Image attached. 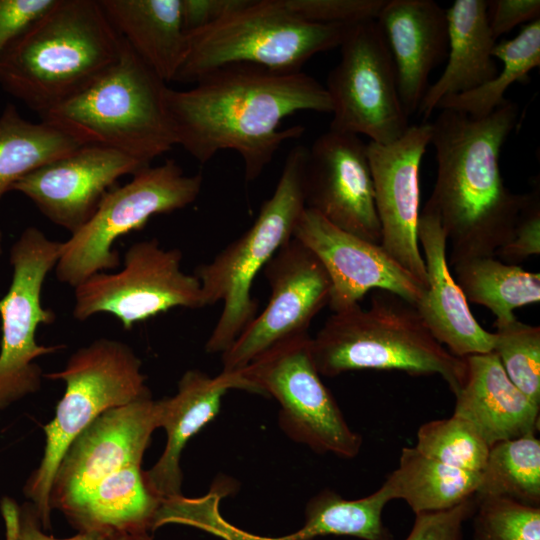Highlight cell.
Wrapping results in <instances>:
<instances>
[{
  "instance_id": "obj_1",
  "label": "cell",
  "mask_w": 540,
  "mask_h": 540,
  "mask_svg": "<svg viewBox=\"0 0 540 540\" xmlns=\"http://www.w3.org/2000/svg\"><path fill=\"white\" fill-rule=\"evenodd\" d=\"M166 105L176 145L201 164L234 150L247 182L261 175L285 141L304 134L301 125L279 130L284 118L332 111L325 86L312 76L241 64L219 68L188 90L168 87Z\"/></svg>"
},
{
  "instance_id": "obj_2",
  "label": "cell",
  "mask_w": 540,
  "mask_h": 540,
  "mask_svg": "<svg viewBox=\"0 0 540 540\" xmlns=\"http://www.w3.org/2000/svg\"><path fill=\"white\" fill-rule=\"evenodd\" d=\"M519 109L506 102L483 118L442 109L431 123L437 175L424 210L433 213L450 243L449 263L494 257L512 238L530 194L504 183L501 149Z\"/></svg>"
},
{
  "instance_id": "obj_3",
  "label": "cell",
  "mask_w": 540,
  "mask_h": 540,
  "mask_svg": "<svg viewBox=\"0 0 540 540\" xmlns=\"http://www.w3.org/2000/svg\"><path fill=\"white\" fill-rule=\"evenodd\" d=\"M122 47L99 0H56L0 58V86L42 117L107 71Z\"/></svg>"
},
{
  "instance_id": "obj_4",
  "label": "cell",
  "mask_w": 540,
  "mask_h": 540,
  "mask_svg": "<svg viewBox=\"0 0 540 540\" xmlns=\"http://www.w3.org/2000/svg\"><path fill=\"white\" fill-rule=\"evenodd\" d=\"M311 350L327 377L364 369L439 375L454 394L466 375L464 358L432 336L415 305L385 290L372 294L368 309L356 304L333 312L311 338Z\"/></svg>"
},
{
  "instance_id": "obj_5",
  "label": "cell",
  "mask_w": 540,
  "mask_h": 540,
  "mask_svg": "<svg viewBox=\"0 0 540 540\" xmlns=\"http://www.w3.org/2000/svg\"><path fill=\"white\" fill-rule=\"evenodd\" d=\"M167 88L123 40L118 60L107 71L40 118L84 145L114 149L150 166L176 145Z\"/></svg>"
},
{
  "instance_id": "obj_6",
  "label": "cell",
  "mask_w": 540,
  "mask_h": 540,
  "mask_svg": "<svg viewBox=\"0 0 540 540\" xmlns=\"http://www.w3.org/2000/svg\"><path fill=\"white\" fill-rule=\"evenodd\" d=\"M308 148L288 153L272 196L263 202L252 226L194 275L201 284L205 306L221 302L222 312L205 350L223 354L256 317L258 302L251 295L256 276L294 234L306 208L304 175Z\"/></svg>"
},
{
  "instance_id": "obj_7",
  "label": "cell",
  "mask_w": 540,
  "mask_h": 540,
  "mask_svg": "<svg viewBox=\"0 0 540 540\" xmlns=\"http://www.w3.org/2000/svg\"><path fill=\"white\" fill-rule=\"evenodd\" d=\"M141 368L140 358L129 345L99 338L76 350L61 371L44 374L65 383L55 416L43 427L41 462L24 487L45 531L51 527L50 488L64 452L103 412L151 396Z\"/></svg>"
},
{
  "instance_id": "obj_8",
  "label": "cell",
  "mask_w": 540,
  "mask_h": 540,
  "mask_svg": "<svg viewBox=\"0 0 540 540\" xmlns=\"http://www.w3.org/2000/svg\"><path fill=\"white\" fill-rule=\"evenodd\" d=\"M351 26L307 22L283 0H248L188 35V54L174 81L196 83L219 68L238 64L300 72L314 55L339 47Z\"/></svg>"
},
{
  "instance_id": "obj_9",
  "label": "cell",
  "mask_w": 540,
  "mask_h": 540,
  "mask_svg": "<svg viewBox=\"0 0 540 540\" xmlns=\"http://www.w3.org/2000/svg\"><path fill=\"white\" fill-rule=\"evenodd\" d=\"M203 183L200 173L186 175L173 159L147 166L122 186L109 190L92 217L61 242L55 266L57 279L76 287L88 277L118 268L115 242L144 228L152 216L167 214L192 204Z\"/></svg>"
},
{
  "instance_id": "obj_10",
  "label": "cell",
  "mask_w": 540,
  "mask_h": 540,
  "mask_svg": "<svg viewBox=\"0 0 540 540\" xmlns=\"http://www.w3.org/2000/svg\"><path fill=\"white\" fill-rule=\"evenodd\" d=\"M311 338L307 332L282 340L238 372L248 391L277 401L278 425L289 439L318 454L352 459L361 450L362 437L321 380Z\"/></svg>"
},
{
  "instance_id": "obj_11",
  "label": "cell",
  "mask_w": 540,
  "mask_h": 540,
  "mask_svg": "<svg viewBox=\"0 0 540 540\" xmlns=\"http://www.w3.org/2000/svg\"><path fill=\"white\" fill-rule=\"evenodd\" d=\"M60 246L39 228L27 227L10 249L12 280L0 299V410L36 393L44 373L35 360L62 348L36 341L38 327L56 319L53 310L42 306L41 292L55 269Z\"/></svg>"
},
{
  "instance_id": "obj_12",
  "label": "cell",
  "mask_w": 540,
  "mask_h": 540,
  "mask_svg": "<svg viewBox=\"0 0 540 540\" xmlns=\"http://www.w3.org/2000/svg\"><path fill=\"white\" fill-rule=\"evenodd\" d=\"M340 60L325 86L332 105L330 128L390 144L409 128L393 58L376 19L350 27Z\"/></svg>"
},
{
  "instance_id": "obj_13",
  "label": "cell",
  "mask_w": 540,
  "mask_h": 540,
  "mask_svg": "<svg viewBox=\"0 0 540 540\" xmlns=\"http://www.w3.org/2000/svg\"><path fill=\"white\" fill-rule=\"evenodd\" d=\"M181 262L179 249H164L156 238L133 243L121 270L96 273L74 288L73 317L108 313L130 330L176 307H204L198 278L183 272Z\"/></svg>"
},
{
  "instance_id": "obj_14",
  "label": "cell",
  "mask_w": 540,
  "mask_h": 540,
  "mask_svg": "<svg viewBox=\"0 0 540 540\" xmlns=\"http://www.w3.org/2000/svg\"><path fill=\"white\" fill-rule=\"evenodd\" d=\"M264 273L270 287L268 303L222 354V371H239L278 342L307 333L314 317L329 304L326 269L294 237L269 260Z\"/></svg>"
},
{
  "instance_id": "obj_15",
  "label": "cell",
  "mask_w": 540,
  "mask_h": 540,
  "mask_svg": "<svg viewBox=\"0 0 540 540\" xmlns=\"http://www.w3.org/2000/svg\"><path fill=\"white\" fill-rule=\"evenodd\" d=\"M157 428L159 406L152 396L103 412L64 452L50 488L51 509L64 513L111 474L142 464Z\"/></svg>"
},
{
  "instance_id": "obj_16",
  "label": "cell",
  "mask_w": 540,
  "mask_h": 540,
  "mask_svg": "<svg viewBox=\"0 0 540 540\" xmlns=\"http://www.w3.org/2000/svg\"><path fill=\"white\" fill-rule=\"evenodd\" d=\"M306 208L339 229L381 244L367 144L358 135L329 129L308 148Z\"/></svg>"
},
{
  "instance_id": "obj_17",
  "label": "cell",
  "mask_w": 540,
  "mask_h": 540,
  "mask_svg": "<svg viewBox=\"0 0 540 540\" xmlns=\"http://www.w3.org/2000/svg\"><path fill=\"white\" fill-rule=\"evenodd\" d=\"M431 138V123L410 125L390 144L367 143L382 248L426 285L418 240L420 165Z\"/></svg>"
},
{
  "instance_id": "obj_18",
  "label": "cell",
  "mask_w": 540,
  "mask_h": 540,
  "mask_svg": "<svg viewBox=\"0 0 540 540\" xmlns=\"http://www.w3.org/2000/svg\"><path fill=\"white\" fill-rule=\"evenodd\" d=\"M293 237L321 261L331 281L328 306L333 312L359 304L370 290L392 292L416 305L426 285L398 264L380 244L332 225L305 208Z\"/></svg>"
},
{
  "instance_id": "obj_19",
  "label": "cell",
  "mask_w": 540,
  "mask_h": 540,
  "mask_svg": "<svg viewBox=\"0 0 540 540\" xmlns=\"http://www.w3.org/2000/svg\"><path fill=\"white\" fill-rule=\"evenodd\" d=\"M145 167L117 150L82 145L26 175L12 190L29 198L50 222L73 234L121 177Z\"/></svg>"
},
{
  "instance_id": "obj_20",
  "label": "cell",
  "mask_w": 540,
  "mask_h": 540,
  "mask_svg": "<svg viewBox=\"0 0 540 540\" xmlns=\"http://www.w3.org/2000/svg\"><path fill=\"white\" fill-rule=\"evenodd\" d=\"M418 240L426 268V290L415 305L432 336L459 358L493 351L495 335L474 318L448 264V242L439 219L420 212Z\"/></svg>"
},
{
  "instance_id": "obj_21",
  "label": "cell",
  "mask_w": 540,
  "mask_h": 540,
  "mask_svg": "<svg viewBox=\"0 0 540 540\" xmlns=\"http://www.w3.org/2000/svg\"><path fill=\"white\" fill-rule=\"evenodd\" d=\"M376 21L395 65L408 116L417 112L431 72L448 53L446 10L433 0H386Z\"/></svg>"
},
{
  "instance_id": "obj_22",
  "label": "cell",
  "mask_w": 540,
  "mask_h": 540,
  "mask_svg": "<svg viewBox=\"0 0 540 540\" xmlns=\"http://www.w3.org/2000/svg\"><path fill=\"white\" fill-rule=\"evenodd\" d=\"M231 389L248 391L238 371L210 377L192 369L182 375L175 395L158 400L159 428L165 430L167 441L157 462L144 473L149 487L161 499L182 495L183 449L217 416L223 396Z\"/></svg>"
},
{
  "instance_id": "obj_23",
  "label": "cell",
  "mask_w": 540,
  "mask_h": 540,
  "mask_svg": "<svg viewBox=\"0 0 540 540\" xmlns=\"http://www.w3.org/2000/svg\"><path fill=\"white\" fill-rule=\"evenodd\" d=\"M464 360L453 415L470 423L489 446L539 431L540 406L515 386L494 351Z\"/></svg>"
},
{
  "instance_id": "obj_24",
  "label": "cell",
  "mask_w": 540,
  "mask_h": 540,
  "mask_svg": "<svg viewBox=\"0 0 540 540\" xmlns=\"http://www.w3.org/2000/svg\"><path fill=\"white\" fill-rule=\"evenodd\" d=\"M448 62L429 86L417 114L426 120L446 96L467 92L493 79L498 69L492 56L496 44L486 0H455L446 10Z\"/></svg>"
},
{
  "instance_id": "obj_25",
  "label": "cell",
  "mask_w": 540,
  "mask_h": 540,
  "mask_svg": "<svg viewBox=\"0 0 540 540\" xmlns=\"http://www.w3.org/2000/svg\"><path fill=\"white\" fill-rule=\"evenodd\" d=\"M108 20L164 82L174 81L189 50L181 0H99Z\"/></svg>"
},
{
  "instance_id": "obj_26",
  "label": "cell",
  "mask_w": 540,
  "mask_h": 540,
  "mask_svg": "<svg viewBox=\"0 0 540 540\" xmlns=\"http://www.w3.org/2000/svg\"><path fill=\"white\" fill-rule=\"evenodd\" d=\"M162 502L142 464H132L102 480L64 515L78 532L150 534Z\"/></svg>"
},
{
  "instance_id": "obj_27",
  "label": "cell",
  "mask_w": 540,
  "mask_h": 540,
  "mask_svg": "<svg viewBox=\"0 0 540 540\" xmlns=\"http://www.w3.org/2000/svg\"><path fill=\"white\" fill-rule=\"evenodd\" d=\"M480 473L430 458L415 447L401 450L399 464L383 482L391 500L401 499L414 514L453 508L475 496Z\"/></svg>"
},
{
  "instance_id": "obj_28",
  "label": "cell",
  "mask_w": 540,
  "mask_h": 540,
  "mask_svg": "<svg viewBox=\"0 0 540 540\" xmlns=\"http://www.w3.org/2000/svg\"><path fill=\"white\" fill-rule=\"evenodd\" d=\"M82 145L61 128L28 121L6 105L0 115V201L17 181Z\"/></svg>"
},
{
  "instance_id": "obj_29",
  "label": "cell",
  "mask_w": 540,
  "mask_h": 540,
  "mask_svg": "<svg viewBox=\"0 0 540 540\" xmlns=\"http://www.w3.org/2000/svg\"><path fill=\"white\" fill-rule=\"evenodd\" d=\"M390 501L383 484L375 492L354 500L324 489L308 501L303 526L293 534L282 536V540H313L329 535L394 540L383 521L384 508Z\"/></svg>"
},
{
  "instance_id": "obj_30",
  "label": "cell",
  "mask_w": 540,
  "mask_h": 540,
  "mask_svg": "<svg viewBox=\"0 0 540 540\" xmlns=\"http://www.w3.org/2000/svg\"><path fill=\"white\" fill-rule=\"evenodd\" d=\"M452 267V275L467 302L488 308L495 315V322L511 321L516 318V308L540 300V274L519 265L496 257H478Z\"/></svg>"
},
{
  "instance_id": "obj_31",
  "label": "cell",
  "mask_w": 540,
  "mask_h": 540,
  "mask_svg": "<svg viewBox=\"0 0 540 540\" xmlns=\"http://www.w3.org/2000/svg\"><path fill=\"white\" fill-rule=\"evenodd\" d=\"M492 56L503 63L493 79L473 90L444 97L437 108L483 118L503 105L509 86L527 80L529 72L540 66V20L526 24L513 39L496 42Z\"/></svg>"
},
{
  "instance_id": "obj_32",
  "label": "cell",
  "mask_w": 540,
  "mask_h": 540,
  "mask_svg": "<svg viewBox=\"0 0 540 540\" xmlns=\"http://www.w3.org/2000/svg\"><path fill=\"white\" fill-rule=\"evenodd\" d=\"M487 496L540 506V440L536 433L490 446L475 493L476 498Z\"/></svg>"
},
{
  "instance_id": "obj_33",
  "label": "cell",
  "mask_w": 540,
  "mask_h": 540,
  "mask_svg": "<svg viewBox=\"0 0 540 540\" xmlns=\"http://www.w3.org/2000/svg\"><path fill=\"white\" fill-rule=\"evenodd\" d=\"M414 447L446 465L478 473L486 464L490 448L470 423L453 414L422 424Z\"/></svg>"
},
{
  "instance_id": "obj_34",
  "label": "cell",
  "mask_w": 540,
  "mask_h": 540,
  "mask_svg": "<svg viewBox=\"0 0 540 540\" xmlns=\"http://www.w3.org/2000/svg\"><path fill=\"white\" fill-rule=\"evenodd\" d=\"M493 351L507 376L540 406V327L519 321L495 322Z\"/></svg>"
},
{
  "instance_id": "obj_35",
  "label": "cell",
  "mask_w": 540,
  "mask_h": 540,
  "mask_svg": "<svg viewBox=\"0 0 540 540\" xmlns=\"http://www.w3.org/2000/svg\"><path fill=\"white\" fill-rule=\"evenodd\" d=\"M471 518L473 540H540V506L487 496L476 498Z\"/></svg>"
},
{
  "instance_id": "obj_36",
  "label": "cell",
  "mask_w": 540,
  "mask_h": 540,
  "mask_svg": "<svg viewBox=\"0 0 540 540\" xmlns=\"http://www.w3.org/2000/svg\"><path fill=\"white\" fill-rule=\"evenodd\" d=\"M386 0H283L299 18L316 24L353 25L376 19Z\"/></svg>"
},
{
  "instance_id": "obj_37",
  "label": "cell",
  "mask_w": 540,
  "mask_h": 540,
  "mask_svg": "<svg viewBox=\"0 0 540 540\" xmlns=\"http://www.w3.org/2000/svg\"><path fill=\"white\" fill-rule=\"evenodd\" d=\"M1 513L5 523L6 540H153L150 534H114L78 532L68 538L46 534L34 505L29 501L18 505L10 498H3Z\"/></svg>"
},
{
  "instance_id": "obj_38",
  "label": "cell",
  "mask_w": 540,
  "mask_h": 540,
  "mask_svg": "<svg viewBox=\"0 0 540 540\" xmlns=\"http://www.w3.org/2000/svg\"><path fill=\"white\" fill-rule=\"evenodd\" d=\"M475 507L474 496L447 510L415 514L404 540H463L464 523L472 517Z\"/></svg>"
},
{
  "instance_id": "obj_39",
  "label": "cell",
  "mask_w": 540,
  "mask_h": 540,
  "mask_svg": "<svg viewBox=\"0 0 540 540\" xmlns=\"http://www.w3.org/2000/svg\"><path fill=\"white\" fill-rule=\"evenodd\" d=\"M540 253V203L538 191L530 193L523 208L511 240L501 247L494 257L501 261L519 265L527 258Z\"/></svg>"
},
{
  "instance_id": "obj_40",
  "label": "cell",
  "mask_w": 540,
  "mask_h": 540,
  "mask_svg": "<svg viewBox=\"0 0 540 540\" xmlns=\"http://www.w3.org/2000/svg\"><path fill=\"white\" fill-rule=\"evenodd\" d=\"M56 0H0V58Z\"/></svg>"
},
{
  "instance_id": "obj_41",
  "label": "cell",
  "mask_w": 540,
  "mask_h": 540,
  "mask_svg": "<svg viewBox=\"0 0 540 540\" xmlns=\"http://www.w3.org/2000/svg\"><path fill=\"white\" fill-rule=\"evenodd\" d=\"M490 31L495 39L520 24L539 20V0H492L487 1Z\"/></svg>"
},
{
  "instance_id": "obj_42",
  "label": "cell",
  "mask_w": 540,
  "mask_h": 540,
  "mask_svg": "<svg viewBox=\"0 0 540 540\" xmlns=\"http://www.w3.org/2000/svg\"><path fill=\"white\" fill-rule=\"evenodd\" d=\"M248 0H181V19L190 35L244 6Z\"/></svg>"
},
{
  "instance_id": "obj_43",
  "label": "cell",
  "mask_w": 540,
  "mask_h": 540,
  "mask_svg": "<svg viewBox=\"0 0 540 540\" xmlns=\"http://www.w3.org/2000/svg\"><path fill=\"white\" fill-rule=\"evenodd\" d=\"M1 241H2V233L0 231V254L2 252V243H1Z\"/></svg>"
}]
</instances>
